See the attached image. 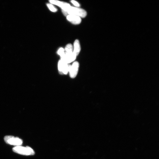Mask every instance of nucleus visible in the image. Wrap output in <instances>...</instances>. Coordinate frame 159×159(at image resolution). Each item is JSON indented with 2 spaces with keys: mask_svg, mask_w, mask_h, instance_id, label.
<instances>
[{
  "mask_svg": "<svg viewBox=\"0 0 159 159\" xmlns=\"http://www.w3.org/2000/svg\"><path fill=\"white\" fill-rule=\"evenodd\" d=\"M57 53L61 58L62 57L65 55L64 49L62 48H60L57 51Z\"/></svg>",
  "mask_w": 159,
  "mask_h": 159,
  "instance_id": "nucleus-11",
  "label": "nucleus"
},
{
  "mask_svg": "<svg viewBox=\"0 0 159 159\" xmlns=\"http://www.w3.org/2000/svg\"><path fill=\"white\" fill-rule=\"evenodd\" d=\"M49 10L52 12H55L57 11V9L55 8L52 4H47Z\"/></svg>",
  "mask_w": 159,
  "mask_h": 159,
  "instance_id": "nucleus-12",
  "label": "nucleus"
},
{
  "mask_svg": "<svg viewBox=\"0 0 159 159\" xmlns=\"http://www.w3.org/2000/svg\"><path fill=\"white\" fill-rule=\"evenodd\" d=\"M65 55H68L73 53V47L72 45L69 44L67 45L64 49Z\"/></svg>",
  "mask_w": 159,
  "mask_h": 159,
  "instance_id": "nucleus-10",
  "label": "nucleus"
},
{
  "mask_svg": "<svg viewBox=\"0 0 159 159\" xmlns=\"http://www.w3.org/2000/svg\"><path fill=\"white\" fill-rule=\"evenodd\" d=\"M76 56L73 53L68 55H65L64 56L61 58V60L63 62L69 64L74 61L76 58Z\"/></svg>",
  "mask_w": 159,
  "mask_h": 159,
  "instance_id": "nucleus-7",
  "label": "nucleus"
},
{
  "mask_svg": "<svg viewBox=\"0 0 159 159\" xmlns=\"http://www.w3.org/2000/svg\"><path fill=\"white\" fill-rule=\"evenodd\" d=\"M14 152L20 154L24 155H33L35 154L34 150L29 146L26 147L21 146H15L13 149Z\"/></svg>",
  "mask_w": 159,
  "mask_h": 159,
  "instance_id": "nucleus-2",
  "label": "nucleus"
},
{
  "mask_svg": "<svg viewBox=\"0 0 159 159\" xmlns=\"http://www.w3.org/2000/svg\"><path fill=\"white\" fill-rule=\"evenodd\" d=\"M63 13L67 16L69 15H73L82 18L85 17L87 15V12L84 10L76 7H69L66 11H62Z\"/></svg>",
  "mask_w": 159,
  "mask_h": 159,
  "instance_id": "nucleus-1",
  "label": "nucleus"
},
{
  "mask_svg": "<svg viewBox=\"0 0 159 159\" xmlns=\"http://www.w3.org/2000/svg\"><path fill=\"white\" fill-rule=\"evenodd\" d=\"M71 2L73 5L77 7H79L80 6L79 4L76 1H71Z\"/></svg>",
  "mask_w": 159,
  "mask_h": 159,
  "instance_id": "nucleus-13",
  "label": "nucleus"
},
{
  "mask_svg": "<svg viewBox=\"0 0 159 159\" xmlns=\"http://www.w3.org/2000/svg\"><path fill=\"white\" fill-rule=\"evenodd\" d=\"M67 20L72 24L74 25L80 24L81 22L80 17L73 15H69L67 16Z\"/></svg>",
  "mask_w": 159,
  "mask_h": 159,
  "instance_id": "nucleus-8",
  "label": "nucleus"
},
{
  "mask_svg": "<svg viewBox=\"0 0 159 159\" xmlns=\"http://www.w3.org/2000/svg\"><path fill=\"white\" fill-rule=\"evenodd\" d=\"M71 65L63 62L61 60L58 62V68L60 74L66 75L69 73Z\"/></svg>",
  "mask_w": 159,
  "mask_h": 159,
  "instance_id": "nucleus-4",
  "label": "nucleus"
},
{
  "mask_svg": "<svg viewBox=\"0 0 159 159\" xmlns=\"http://www.w3.org/2000/svg\"><path fill=\"white\" fill-rule=\"evenodd\" d=\"M4 140L8 144L16 146H21L23 143L22 140L18 137L7 136L4 137Z\"/></svg>",
  "mask_w": 159,
  "mask_h": 159,
  "instance_id": "nucleus-3",
  "label": "nucleus"
},
{
  "mask_svg": "<svg viewBox=\"0 0 159 159\" xmlns=\"http://www.w3.org/2000/svg\"><path fill=\"white\" fill-rule=\"evenodd\" d=\"M50 4L55 5L60 8L62 11H66L71 6L69 4L61 2L56 0H50L49 1Z\"/></svg>",
  "mask_w": 159,
  "mask_h": 159,
  "instance_id": "nucleus-6",
  "label": "nucleus"
},
{
  "mask_svg": "<svg viewBox=\"0 0 159 159\" xmlns=\"http://www.w3.org/2000/svg\"><path fill=\"white\" fill-rule=\"evenodd\" d=\"M79 64L77 61L74 62L71 65L69 73L71 78H74L77 76L78 73Z\"/></svg>",
  "mask_w": 159,
  "mask_h": 159,
  "instance_id": "nucleus-5",
  "label": "nucleus"
},
{
  "mask_svg": "<svg viewBox=\"0 0 159 159\" xmlns=\"http://www.w3.org/2000/svg\"><path fill=\"white\" fill-rule=\"evenodd\" d=\"M81 50V46L79 41L76 40L74 43V49L73 53L77 56Z\"/></svg>",
  "mask_w": 159,
  "mask_h": 159,
  "instance_id": "nucleus-9",
  "label": "nucleus"
}]
</instances>
